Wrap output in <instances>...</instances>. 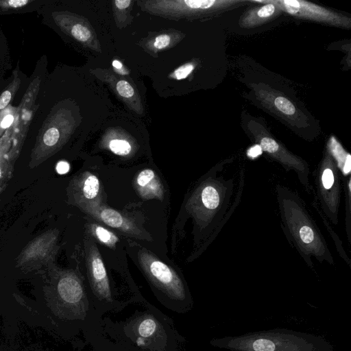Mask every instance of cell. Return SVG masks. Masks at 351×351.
Returning <instances> with one entry per match:
<instances>
[{
    "instance_id": "obj_26",
    "label": "cell",
    "mask_w": 351,
    "mask_h": 351,
    "mask_svg": "<svg viewBox=\"0 0 351 351\" xmlns=\"http://www.w3.org/2000/svg\"><path fill=\"white\" fill-rule=\"evenodd\" d=\"M69 169V164L66 161H60L56 165V171L59 174H65Z\"/></svg>"
},
{
    "instance_id": "obj_23",
    "label": "cell",
    "mask_w": 351,
    "mask_h": 351,
    "mask_svg": "<svg viewBox=\"0 0 351 351\" xmlns=\"http://www.w3.org/2000/svg\"><path fill=\"white\" fill-rule=\"evenodd\" d=\"M195 66L192 63H186L175 70L173 76L177 80L186 78L194 69Z\"/></svg>"
},
{
    "instance_id": "obj_9",
    "label": "cell",
    "mask_w": 351,
    "mask_h": 351,
    "mask_svg": "<svg viewBox=\"0 0 351 351\" xmlns=\"http://www.w3.org/2000/svg\"><path fill=\"white\" fill-rule=\"evenodd\" d=\"M250 2L263 3L245 12L239 21L243 28H254L267 23L280 15L282 11L276 4L267 0H254Z\"/></svg>"
},
{
    "instance_id": "obj_12",
    "label": "cell",
    "mask_w": 351,
    "mask_h": 351,
    "mask_svg": "<svg viewBox=\"0 0 351 351\" xmlns=\"http://www.w3.org/2000/svg\"><path fill=\"white\" fill-rule=\"evenodd\" d=\"M136 187L139 194L145 199L162 198V185L152 169H144L137 175Z\"/></svg>"
},
{
    "instance_id": "obj_14",
    "label": "cell",
    "mask_w": 351,
    "mask_h": 351,
    "mask_svg": "<svg viewBox=\"0 0 351 351\" xmlns=\"http://www.w3.org/2000/svg\"><path fill=\"white\" fill-rule=\"evenodd\" d=\"M328 152L332 156L337 167L341 170L344 176L350 172V154L346 152L335 137L331 136L328 142Z\"/></svg>"
},
{
    "instance_id": "obj_19",
    "label": "cell",
    "mask_w": 351,
    "mask_h": 351,
    "mask_svg": "<svg viewBox=\"0 0 351 351\" xmlns=\"http://www.w3.org/2000/svg\"><path fill=\"white\" fill-rule=\"evenodd\" d=\"M99 191V181L93 173H88L83 182L82 193L87 199L95 198Z\"/></svg>"
},
{
    "instance_id": "obj_22",
    "label": "cell",
    "mask_w": 351,
    "mask_h": 351,
    "mask_svg": "<svg viewBox=\"0 0 351 351\" xmlns=\"http://www.w3.org/2000/svg\"><path fill=\"white\" fill-rule=\"evenodd\" d=\"M117 90L119 94L125 98H130L134 94V90L132 86L124 80H120L117 82Z\"/></svg>"
},
{
    "instance_id": "obj_17",
    "label": "cell",
    "mask_w": 351,
    "mask_h": 351,
    "mask_svg": "<svg viewBox=\"0 0 351 351\" xmlns=\"http://www.w3.org/2000/svg\"><path fill=\"white\" fill-rule=\"evenodd\" d=\"M99 217L109 226L116 228H127V223L123 217L114 209H102L99 213Z\"/></svg>"
},
{
    "instance_id": "obj_1",
    "label": "cell",
    "mask_w": 351,
    "mask_h": 351,
    "mask_svg": "<svg viewBox=\"0 0 351 351\" xmlns=\"http://www.w3.org/2000/svg\"><path fill=\"white\" fill-rule=\"evenodd\" d=\"M277 198L282 226L289 243L294 245L309 266L311 257L333 265V258L319 229L297 194L277 186Z\"/></svg>"
},
{
    "instance_id": "obj_25",
    "label": "cell",
    "mask_w": 351,
    "mask_h": 351,
    "mask_svg": "<svg viewBox=\"0 0 351 351\" xmlns=\"http://www.w3.org/2000/svg\"><path fill=\"white\" fill-rule=\"evenodd\" d=\"M348 204H347V206H348V210L346 211V216H347V220H346V223H347V234H348V239L350 240V180L349 179L348 180Z\"/></svg>"
},
{
    "instance_id": "obj_2",
    "label": "cell",
    "mask_w": 351,
    "mask_h": 351,
    "mask_svg": "<svg viewBox=\"0 0 351 351\" xmlns=\"http://www.w3.org/2000/svg\"><path fill=\"white\" fill-rule=\"evenodd\" d=\"M210 343L232 351H335L320 336L283 328L214 339Z\"/></svg>"
},
{
    "instance_id": "obj_10",
    "label": "cell",
    "mask_w": 351,
    "mask_h": 351,
    "mask_svg": "<svg viewBox=\"0 0 351 351\" xmlns=\"http://www.w3.org/2000/svg\"><path fill=\"white\" fill-rule=\"evenodd\" d=\"M28 80L29 77L21 70L18 62L11 74L0 81V112L12 105L19 93H23Z\"/></svg>"
},
{
    "instance_id": "obj_16",
    "label": "cell",
    "mask_w": 351,
    "mask_h": 351,
    "mask_svg": "<svg viewBox=\"0 0 351 351\" xmlns=\"http://www.w3.org/2000/svg\"><path fill=\"white\" fill-rule=\"evenodd\" d=\"M17 117V106L12 104L0 112V138L13 126Z\"/></svg>"
},
{
    "instance_id": "obj_29",
    "label": "cell",
    "mask_w": 351,
    "mask_h": 351,
    "mask_svg": "<svg viewBox=\"0 0 351 351\" xmlns=\"http://www.w3.org/2000/svg\"><path fill=\"white\" fill-rule=\"evenodd\" d=\"M112 65L114 68L119 69L122 67V64L119 60H114L112 62Z\"/></svg>"
},
{
    "instance_id": "obj_7",
    "label": "cell",
    "mask_w": 351,
    "mask_h": 351,
    "mask_svg": "<svg viewBox=\"0 0 351 351\" xmlns=\"http://www.w3.org/2000/svg\"><path fill=\"white\" fill-rule=\"evenodd\" d=\"M336 165L330 154L326 152L316 178L318 195L323 209L335 224L337 223L340 198Z\"/></svg>"
},
{
    "instance_id": "obj_13",
    "label": "cell",
    "mask_w": 351,
    "mask_h": 351,
    "mask_svg": "<svg viewBox=\"0 0 351 351\" xmlns=\"http://www.w3.org/2000/svg\"><path fill=\"white\" fill-rule=\"evenodd\" d=\"M50 0H0V15L38 12Z\"/></svg>"
},
{
    "instance_id": "obj_28",
    "label": "cell",
    "mask_w": 351,
    "mask_h": 351,
    "mask_svg": "<svg viewBox=\"0 0 351 351\" xmlns=\"http://www.w3.org/2000/svg\"><path fill=\"white\" fill-rule=\"evenodd\" d=\"M114 3L116 4V6L119 9H125L130 5L131 1L130 0H123V1L118 0V1H115Z\"/></svg>"
},
{
    "instance_id": "obj_27",
    "label": "cell",
    "mask_w": 351,
    "mask_h": 351,
    "mask_svg": "<svg viewBox=\"0 0 351 351\" xmlns=\"http://www.w3.org/2000/svg\"><path fill=\"white\" fill-rule=\"evenodd\" d=\"M261 153L262 149L261 147L258 145H255L248 150L247 155L251 158H254L260 155Z\"/></svg>"
},
{
    "instance_id": "obj_15",
    "label": "cell",
    "mask_w": 351,
    "mask_h": 351,
    "mask_svg": "<svg viewBox=\"0 0 351 351\" xmlns=\"http://www.w3.org/2000/svg\"><path fill=\"white\" fill-rule=\"evenodd\" d=\"M12 68V59L6 36L0 27V81Z\"/></svg>"
},
{
    "instance_id": "obj_30",
    "label": "cell",
    "mask_w": 351,
    "mask_h": 351,
    "mask_svg": "<svg viewBox=\"0 0 351 351\" xmlns=\"http://www.w3.org/2000/svg\"><path fill=\"white\" fill-rule=\"evenodd\" d=\"M0 176H1V171H0Z\"/></svg>"
},
{
    "instance_id": "obj_20",
    "label": "cell",
    "mask_w": 351,
    "mask_h": 351,
    "mask_svg": "<svg viewBox=\"0 0 351 351\" xmlns=\"http://www.w3.org/2000/svg\"><path fill=\"white\" fill-rule=\"evenodd\" d=\"M110 150L117 155L126 156L131 152L132 147L125 140L114 139L109 143Z\"/></svg>"
},
{
    "instance_id": "obj_3",
    "label": "cell",
    "mask_w": 351,
    "mask_h": 351,
    "mask_svg": "<svg viewBox=\"0 0 351 351\" xmlns=\"http://www.w3.org/2000/svg\"><path fill=\"white\" fill-rule=\"evenodd\" d=\"M121 339L134 351H172L173 330L159 313L147 310L134 313L119 324Z\"/></svg>"
},
{
    "instance_id": "obj_5",
    "label": "cell",
    "mask_w": 351,
    "mask_h": 351,
    "mask_svg": "<svg viewBox=\"0 0 351 351\" xmlns=\"http://www.w3.org/2000/svg\"><path fill=\"white\" fill-rule=\"evenodd\" d=\"M248 130L252 133L255 141L262 151L287 171H293L302 185L309 189L308 181L309 167L306 161L288 151L279 142L267 132L266 129L259 123L252 120L247 123Z\"/></svg>"
},
{
    "instance_id": "obj_4",
    "label": "cell",
    "mask_w": 351,
    "mask_h": 351,
    "mask_svg": "<svg viewBox=\"0 0 351 351\" xmlns=\"http://www.w3.org/2000/svg\"><path fill=\"white\" fill-rule=\"evenodd\" d=\"M139 262L147 276L165 298V306L174 311L184 313L191 306L182 280L169 265L147 252L139 254Z\"/></svg>"
},
{
    "instance_id": "obj_21",
    "label": "cell",
    "mask_w": 351,
    "mask_h": 351,
    "mask_svg": "<svg viewBox=\"0 0 351 351\" xmlns=\"http://www.w3.org/2000/svg\"><path fill=\"white\" fill-rule=\"evenodd\" d=\"M69 33L73 38L81 42L87 41L90 37V32L88 29L80 23L72 25Z\"/></svg>"
},
{
    "instance_id": "obj_11",
    "label": "cell",
    "mask_w": 351,
    "mask_h": 351,
    "mask_svg": "<svg viewBox=\"0 0 351 351\" xmlns=\"http://www.w3.org/2000/svg\"><path fill=\"white\" fill-rule=\"evenodd\" d=\"M260 99L264 104H269V108L274 109L275 112L286 119L293 121H299L301 114L295 106L287 97L274 93V91L261 89L258 92Z\"/></svg>"
},
{
    "instance_id": "obj_18",
    "label": "cell",
    "mask_w": 351,
    "mask_h": 351,
    "mask_svg": "<svg viewBox=\"0 0 351 351\" xmlns=\"http://www.w3.org/2000/svg\"><path fill=\"white\" fill-rule=\"evenodd\" d=\"M91 230L95 237L106 245L114 247L119 241V238L113 232L101 226L93 224Z\"/></svg>"
},
{
    "instance_id": "obj_24",
    "label": "cell",
    "mask_w": 351,
    "mask_h": 351,
    "mask_svg": "<svg viewBox=\"0 0 351 351\" xmlns=\"http://www.w3.org/2000/svg\"><path fill=\"white\" fill-rule=\"evenodd\" d=\"M170 37L167 34H160L155 38L154 46L158 49H164L169 45Z\"/></svg>"
},
{
    "instance_id": "obj_6",
    "label": "cell",
    "mask_w": 351,
    "mask_h": 351,
    "mask_svg": "<svg viewBox=\"0 0 351 351\" xmlns=\"http://www.w3.org/2000/svg\"><path fill=\"white\" fill-rule=\"evenodd\" d=\"M276 4L282 12L302 19L328 25L350 29L351 19L319 5L303 0H267Z\"/></svg>"
},
{
    "instance_id": "obj_8",
    "label": "cell",
    "mask_w": 351,
    "mask_h": 351,
    "mask_svg": "<svg viewBox=\"0 0 351 351\" xmlns=\"http://www.w3.org/2000/svg\"><path fill=\"white\" fill-rule=\"evenodd\" d=\"M89 280L93 291L106 309L112 308V297L107 271L101 255L95 246L90 250L88 258Z\"/></svg>"
}]
</instances>
